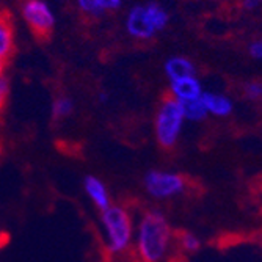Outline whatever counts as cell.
I'll return each mask as SVG.
<instances>
[{"label": "cell", "instance_id": "1", "mask_svg": "<svg viewBox=\"0 0 262 262\" xmlns=\"http://www.w3.org/2000/svg\"><path fill=\"white\" fill-rule=\"evenodd\" d=\"M173 229L163 212L145 210L135 223L134 248L140 262H165L173 247Z\"/></svg>", "mask_w": 262, "mask_h": 262}, {"label": "cell", "instance_id": "2", "mask_svg": "<svg viewBox=\"0 0 262 262\" xmlns=\"http://www.w3.org/2000/svg\"><path fill=\"white\" fill-rule=\"evenodd\" d=\"M99 229L105 253L110 257H123L132 247L135 239V220L129 207L113 203L99 212Z\"/></svg>", "mask_w": 262, "mask_h": 262}, {"label": "cell", "instance_id": "3", "mask_svg": "<svg viewBox=\"0 0 262 262\" xmlns=\"http://www.w3.org/2000/svg\"><path fill=\"white\" fill-rule=\"evenodd\" d=\"M170 22V14L156 2L134 5L124 19L126 33L137 41H151Z\"/></svg>", "mask_w": 262, "mask_h": 262}, {"label": "cell", "instance_id": "4", "mask_svg": "<svg viewBox=\"0 0 262 262\" xmlns=\"http://www.w3.org/2000/svg\"><path fill=\"white\" fill-rule=\"evenodd\" d=\"M185 121L182 104L171 96L163 99L154 116V135L159 146L163 149L174 148L181 138Z\"/></svg>", "mask_w": 262, "mask_h": 262}, {"label": "cell", "instance_id": "5", "mask_svg": "<svg viewBox=\"0 0 262 262\" xmlns=\"http://www.w3.org/2000/svg\"><path fill=\"white\" fill-rule=\"evenodd\" d=\"M143 187L151 198L163 201L182 195L187 188V182L185 178L176 171L149 170L143 178Z\"/></svg>", "mask_w": 262, "mask_h": 262}, {"label": "cell", "instance_id": "6", "mask_svg": "<svg viewBox=\"0 0 262 262\" xmlns=\"http://www.w3.org/2000/svg\"><path fill=\"white\" fill-rule=\"evenodd\" d=\"M19 11L24 22L36 36L46 38L54 32L57 16L51 5L44 0H24Z\"/></svg>", "mask_w": 262, "mask_h": 262}, {"label": "cell", "instance_id": "7", "mask_svg": "<svg viewBox=\"0 0 262 262\" xmlns=\"http://www.w3.org/2000/svg\"><path fill=\"white\" fill-rule=\"evenodd\" d=\"M82 187H83V192H85L88 201L99 212L105 210L107 207H110L113 204L112 195L108 192L105 182L101 178L94 176V174H86L83 178Z\"/></svg>", "mask_w": 262, "mask_h": 262}, {"label": "cell", "instance_id": "8", "mask_svg": "<svg viewBox=\"0 0 262 262\" xmlns=\"http://www.w3.org/2000/svg\"><path fill=\"white\" fill-rule=\"evenodd\" d=\"M170 91H171V98L181 104L196 101L204 93L201 80L196 76H190V77H184V79L170 82Z\"/></svg>", "mask_w": 262, "mask_h": 262}, {"label": "cell", "instance_id": "9", "mask_svg": "<svg viewBox=\"0 0 262 262\" xmlns=\"http://www.w3.org/2000/svg\"><path fill=\"white\" fill-rule=\"evenodd\" d=\"M16 49V36L11 16L7 11H0V61L7 63Z\"/></svg>", "mask_w": 262, "mask_h": 262}, {"label": "cell", "instance_id": "10", "mask_svg": "<svg viewBox=\"0 0 262 262\" xmlns=\"http://www.w3.org/2000/svg\"><path fill=\"white\" fill-rule=\"evenodd\" d=\"M201 101L206 107L207 115H213L217 118H225L229 116L234 110V102L232 99L228 96V94L223 93H217V91H204Z\"/></svg>", "mask_w": 262, "mask_h": 262}, {"label": "cell", "instance_id": "11", "mask_svg": "<svg viewBox=\"0 0 262 262\" xmlns=\"http://www.w3.org/2000/svg\"><path fill=\"white\" fill-rule=\"evenodd\" d=\"M163 73L166 79H168V82H173L178 79L196 76V66L187 57L173 55L170 58H166V61L163 63Z\"/></svg>", "mask_w": 262, "mask_h": 262}, {"label": "cell", "instance_id": "12", "mask_svg": "<svg viewBox=\"0 0 262 262\" xmlns=\"http://www.w3.org/2000/svg\"><path fill=\"white\" fill-rule=\"evenodd\" d=\"M123 5V0H77V7L82 14L99 19L112 11L120 10Z\"/></svg>", "mask_w": 262, "mask_h": 262}, {"label": "cell", "instance_id": "13", "mask_svg": "<svg viewBox=\"0 0 262 262\" xmlns=\"http://www.w3.org/2000/svg\"><path fill=\"white\" fill-rule=\"evenodd\" d=\"M76 108L74 101L71 99L66 94H61V96H57L52 102V108H51V115L54 121H64L69 116H73Z\"/></svg>", "mask_w": 262, "mask_h": 262}, {"label": "cell", "instance_id": "14", "mask_svg": "<svg viewBox=\"0 0 262 262\" xmlns=\"http://www.w3.org/2000/svg\"><path fill=\"white\" fill-rule=\"evenodd\" d=\"M182 110H184V115H185V120L192 121V123H200V121L206 120V116H207V112H206V107H204L201 98L196 99V101L184 102Z\"/></svg>", "mask_w": 262, "mask_h": 262}, {"label": "cell", "instance_id": "15", "mask_svg": "<svg viewBox=\"0 0 262 262\" xmlns=\"http://www.w3.org/2000/svg\"><path fill=\"white\" fill-rule=\"evenodd\" d=\"M179 245L184 251L188 253H195L200 250L201 247V241L198 239V235H195L193 232H184L179 237Z\"/></svg>", "mask_w": 262, "mask_h": 262}, {"label": "cell", "instance_id": "16", "mask_svg": "<svg viewBox=\"0 0 262 262\" xmlns=\"http://www.w3.org/2000/svg\"><path fill=\"white\" fill-rule=\"evenodd\" d=\"M244 94L247 99L259 101L262 99V82L260 80H250L244 85Z\"/></svg>", "mask_w": 262, "mask_h": 262}, {"label": "cell", "instance_id": "17", "mask_svg": "<svg viewBox=\"0 0 262 262\" xmlns=\"http://www.w3.org/2000/svg\"><path fill=\"white\" fill-rule=\"evenodd\" d=\"M11 93V83L7 76H0V110L5 107V104L10 99Z\"/></svg>", "mask_w": 262, "mask_h": 262}, {"label": "cell", "instance_id": "18", "mask_svg": "<svg viewBox=\"0 0 262 262\" xmlns=\"http://www.w3.org/2000/svg\"><path fill=\"white\" fill-rule=\"evenodd\" d=\"M248 52L253 58L262 60V39H256L248 46Z\"/></svg>", "mask_w": 262, "mask_h": 262}, {"label": "cell", "instance_id": "19", "mask_svg": "<svg viewBox=\"0 0 262 262\" xmlns=\"http://www.w3.org/2000/svg\"><path fill=\"white\" fill-rule=\"evenodd\" d=\"M260 4H262V0H242V7L248 11L256 10L257 7H260Z\"/></svg>", "mask_w": 262, "mask_h": 262}, {"label": "cell", "instance_id": "20", "mask_svg": "<svg viewBox=\"0 0 262 262\" xmlns=\"http://www.w3.org/2000/svg\"><path fill=\"white\" fill-rule=\"evenodd\" d=\"M98 98H99V102L104 104V102H107V99H108V94H107L105 91H102V93H99V96H98Z\"/></svg>", "mask_w": 262, "mask_h": 262}, {"label": "cell", "instance_id": "21", "mask_svg": "<svg viewBox=\"0 0 262 262\" xmlns=\"http://www.w3.org/2000/svg\"><path fill=\"white\" fill-rule=\"evenodd\" d=\"M5 64L4 61H0V76H5Z\"/></svg>", "mask_w": 262, "mask_h": 262}]
</instances>
